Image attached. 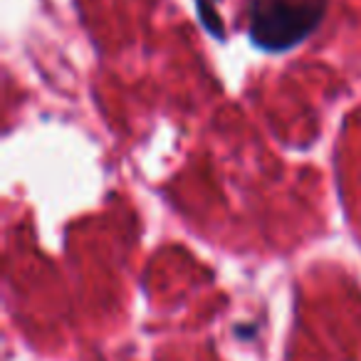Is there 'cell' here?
<instances>
[{"label": "cell", "mask_w": 361, "mask_h": 361, "mask_svg": "<svg viewBox=\"0 0 361 361\" xmlns=\"http://www.w3.org/2000/svg\"><path fill=\"white\" fill-rule=\"evenodd\" d=\"M324 11V0H252L250 37L265 52L292 50L319 27Z\"/></svg>", "instance_id": "1"}]
</instances>
